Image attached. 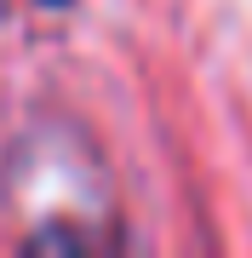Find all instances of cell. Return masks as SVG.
I'll return each instance as SVG.
<instances>
[{
    "label": "cell",
    "instance_id": "obj_1",
    "mask_svg": "<svg viewBox=\"0 0 252 258\" xmlns=\"http://www.w3.org/2000/svg\"><path fill=\"white\" fill-rule=\"evenodd\" d=\"M0 212L23 252H109L121 247L115 195L92 138L69 120H35L0 161Z\"/></svg>",
    "mask_w": 252,
    "mask_h": 258
}]
</instances>
